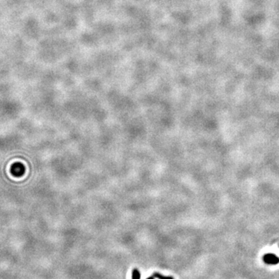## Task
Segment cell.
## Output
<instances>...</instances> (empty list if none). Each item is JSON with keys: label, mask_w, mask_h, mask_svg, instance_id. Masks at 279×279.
I'll use <instances>...</instances> for the list:
<instances>
[{"label": "cell", "mask_w": 279, "mask_h": 279, "mask_svg": "<svg viewBox=\"0 0 279 279\" xmlns=\"http://www.w3.org/2000/svg\"><path fill=\"white\" fill-rule=\"evenodd\" d=\"M154 278H157V279H174L172 277H165L161 275L160 273H154Z\"/></svg>", "instance_id": "3957f363"}, {"label": "cell", "mask_w": 279, "mask_h": 279, "mask_svg": "<svg viewBox=\"0 0 279 279\" xmlns=\"http://www.w3.org/2000/svg\"><path fill=\"white\" fill-rule=\"evenodd\" d=\"M132 279H140V273L139 270L134 269L133 271Z\"/></svg>", "instance_id": "7a4b0ae2"}, {"label": "cell", "mask_w": 279, "mask_h": 279, "mask_svg": "<svg viewBox=\"0 0 279 279\" xmlns=\"http://www.w3.org/2000/svg\"><path fill=\"white\" fill-rule=\"evenodd\" d=\"M147 279H154V277H151V278H147Z\"/></svg>", "instance_id": "277c9868"}, {"label": "cell", "mask_w": 279, "mask_h": 279, "mask_svg": "<svg viewBox=\"0 0 279 279\" xmlns=\"http://www.w3.org/2000/svg\"><path fill=\"white\" fill-rule=\"evenodd\" d=\"M263 259H264V263L267 264H273V265H275V264L279 263L278 257H277L275 254H265L264 256V257H263Z\"/></svg>", "instance_id": "6da1fadb"}]
</instances>
